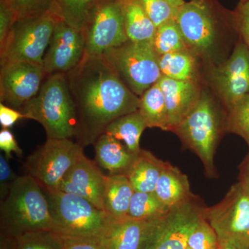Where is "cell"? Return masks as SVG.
Here are the masks:
<instances>
[{"mask_svg": "<svg viewBox=\"0 0 249 249\" xmlns=\"http://www.w3.org/2000/svg\"><path fill=\"white\" fill-rule=\"evenodd\" d=\"M65 76L76 109L74 138L83 147L94 144L118 118L139 111L140 97L126 86L102 55H85Z\"/></svg>", "mask_w": 249, "mask_h": 249, "instance_id": "obj_1", "label": "cell"}, {"mask_svg": "<svg viewBox=\"0 0 249 249\" xmlns=\"http://www.w3.org/2000/svg\"><path fill=\"white\" fill-rule=\"evenodd\" d=\"M2 235L17 238L27 232L52 231L48 201L40 185L29 175L18 177L1 201Z\"/></svg>", "mask_w": 249, "mask_h": 249, "instance_id": "obj_2", "label": "cell"}, {"mask_svg": "<svg viewBox=\"0 0 249 249\" xmlns=\"http://www.w3.org/2000/svg\"><path fill=\"white\" fill-rule=\"evenodd\" d=\"M43 126L47 139L74 138L76 112L65 73L47 75L35 97L19 110Z\"/></svg>", "mask_w": 249, "mask_h": 249, "instance_id": "obj_3", "label": "cell"}, {"mask_svg": "<svg viewBox=\"0 0 249 249\" xmlns=\"http://www.w3.org/2000/svg\"><path fill=\"white\" fill-rule=\"evenodd\" d=\"M43 191L48 201L53 231L62 237L102 238L114 220L82 196L60 191Z\"/></svg>", "mask_w": 249, "mask_h": 249, "instance_id": "obj_4", "label": "cell"}, {"mask_svg": "<svg viewBox=\"0 0 249 249\" xmlns=\"http://www.w3.org/2000/svg\"><path fill=\"white\" fill-rule=\"evenodd\" d=\"M226 120L212 96L202 91L196 107L173 130L200 158L209 178L215 175L214 153Z\"/></svg>", "mask_w": 249, "mask_h": 249, "instance_id": "obj_5", "label": "cell"}, {"mask_svg": "<svg viewBox=\"0 0 249 249\" xmlns=\"http://www.w3.org/2000/svg\"><path fill=\"white\" fill-rule=\"evenodd\" d=\"M103 56L131 91L141 97L161 78L160 55L150 42L127 41Z\"/></svg>", "mask_w": 249, "mask_h": 249, "instance_id": "obj_6", "label": "cell"}, {"mask_svg": "<svg viewBox=\"0 0 249 249\" xmlns=\"http://www.w3.org/2000/svg\"><path fill=\"white\" fill-rule=\"evenodd\" d=\"M58 18L53 13L18 20L0 44L1 66L27 62L43 66V59Z\"/></svg>", "mask_w": 249, "mask_h": 249, "instance_id": "obj_7", "label": "cell"}, {"mask_svg": "<svg viewBox=\"0 0 249 249\" xmlns=\"http://www.w3.org/2000/svg\"><path fill=\"white\" fill-rule=\"evenodd\" d=\"M83 148L71 139H47L27 157L24 163L27 175L43 189L58 191L67 174L84 155Z\"/></svg>", "mask_w": 249, "mask_h": 249, "instance_id": "obj_8", "label": "cell"}, {"mask_svg": "<svg viewBox=\"0 0 249 249\" xmlns=\"http://www.w3.org/2000/svg\"><path fill=\"white\" fill-rule=\"evenodd\" d=\"M204 209L195 196L171 208L163 217L150 220L141 249H186L190 234Z\"/></svg>", "mask_w": 249, "mask_h": 249, "instance_id": "obj_9", "label": "cell"}, {"mask_svg": "<svg viewBox=\"0 0 249 249\" xmlns=\"http://www.w3.org/2000/svg\"><path fill=\"white\" fill-rule=\"evenodd\" d=\"M204 215L219 242L249 249V192L243 183H235L219 204L205 208Z\"/></svg>", "mask_w": 249, "mask_h": 249, "instance_id": "obj_10", "label": "cell"}, {"mask_svg": "<svg viewBox=\"0 0 249 249\" xmlns=\"http://www.w3.org/2000/svg\"><path fill=\"white\" fill-rule=\"evenodd\" d=\"M85 55H101L128 41L120 0H101L83 31Z\"/></svg>", "mask_w": 249, "mask_h": 249, "instance_id": "obj_11", "label": "cell"}, {"mask_svg": "<svg viewBox=\"0 0 249 249\" xmlns=\"http://www.w3.org/2000/svg\"><path fill=\"white\" fill-rule=\"evenodd\" d=\"M175 21L188 49L196 55H206L217 40V24L205 0H191L178 8Z\"/></svg>", "mask_w": 249, "mask_h": 249, "instance_id": "obj_12", "label": "cell"}, {"mask_svg": "<svg viewBox=\"0 0 249 249\" xmlns=\"http://www.w3.org/2000/svg\"><path fill=\"white\" fill-rule=\"evenodd\" d=\"M47 76L43 66L27 62H10L1 66L0 101L19 110L35 97Z\"/></svg>", "mask_w": 249, "mask_h": 249, "instance_id": "obj_13", "label": "cell"}, {"mask_svg": "<svg viewBox=\"0 0 249 249\" xmlns=\"http://www.w3.org/2000/svg\"><path fill=\"white\" fill-rule=\"evenodd\" d=\"M211 81L227 110L249 93V50L242 40L230 58L211 72Z\"/></svg>", "mask_w": 249, "mask_h": 249, "instance_id": "obj_14", "label": "cell"}, {"mask_svg": "<svg viewBox=\"0 0 249 249\" xmlns=\"http://www.w3.org/2000/svg\"><path fill=\"white\" fill-rule=\"evenodd\" d=\"M85 55V40L81 31L57 19L43 59L47 74L68 73L79 65Z\"/></svg>", "mask_w": 249, "mask_h": 249, "instance_id": "obj_15", "label": "cell"}, {"mask_svg": "<svg viewBox=\"0 0 249 249\" xmlns=\"http://www.w3.org/2000/svg\"><path fill=\"white\" fill-rule=\"evenodd\" d=\"M105 179L106 175L98 168L97 163L83 155L67 174L58 191L82 196L104 211Z\"/></svg>", "mask_w": 249, "mask_h": 249, "instance_id": "obj_16", "label": "cell"}, {"mask_svg": "<svg viewBox=\"0 0 249 249\" xmlns=\"http://www.w3.org/2000/svg\"><path fill=\"white\" fill-rule=\"evenodd\" d=\"M158 83L165 98L170 131L173 132L196 107L202 91L197 81H182L162 76Z\"/></svg>", "mask_w": 249, "mask_h": 249, "instance_id": "obj_17", "label": "cell"}, {"mask_svg": "<svg viewBox=\"0 0 249 249\" xmlns=\"http://www.w3.org/2000/svg\"><path fill=\"white\" fill-rule=\"evenodd\" d=\"M96 162L109 175L127 176L138 155L129 152L120 141L107 134H103L94 142Z\"/></svg>", "mask_w": 249, "mask_h": 249, "instance_id": "obj_18", "label": "cell"}, {"mask_svg": "<svg viewBox=\"0 0 249 249\" xmlns=\"http://www.w3.org/2000/svg\"><path fill=\"white\" fill-rule=\"evenodd\" d=\"M134 193L133 187L126 175H106L103 195L105 212L114 220L127 219Z\"/></svg>", "mask_w": 249, "mask_h": 249, "instance_id": "obj_19", "label": "cell"}, {"mask_svg": "<svg viewBox=\"0 0 249 249\" xmlns=\"http://www.w3.org/2000/svg\"><path fill=\"white\" fill-rule=\"evenodd\" d=\"M150 220H113L102 240L108 249H141Z\"/></svg>", "mask_w": 249, "mask_h": 249, "instance_id": "obj_20", "label": "cell"}, {"mask_svg": "<svg viewBox=\"0 0 249 249\" xmlns=\"http://www.w3.org/2000/svg\"><path fill=\"white\" fill-rule=\"evenodd\" d=\"M155 193L159 199L170 209L195 196L191 191L186 175L168 162H166L160 174Z\"/></svg>", "mask_w": 249, "mask_h": 249, "instance_id": "obj_21", "label": "cell"}, {"mask_svg": "<svg viewBox=\"0 0 249 249\" xmlns=\"http://www.w3.org/2000/svg\"><path fill=\"white\" fill-rule=\"evenodd\" d=\"M165 164L166 162L159 160L151 152L142 149L127 175L134 192L155 193Z\"/></svg>", "mask_w": 249, "mask_h": 249, "instance_id": "obj_22", "label": "cell"}, {"mask_svg": "<svg viewBox=\"0 0 249 249\" xmlns=\"http://www.w3.org/2000/svg\"><path fill=\"white\" fill-rule=\"evenodd\" d=\"M120 3L128 40L151 43L157 27L142 9L139 0H120Z\"/></svg>", "mask_w": 249, "mask_h": 249, "instance_id": "obj_23", "label": "cell"}, {"mask_svg": "<svg viewBox=\"0 0 249 249\" xmlns=\"http://www.w3.org/2000/svg\"><path fill=\"white\" fill-rule=\"evenodd\" d=\"M146 127L143 117L137 111L118 118L106 127L104 133L122 141L129 152L138 155L142 150L139 145L141 136Z\"/></svg>", "mask_w": 249, "mask_h": 249, "instance_id": "obj_24", "label": "cell"}, {"mask_svg": "<svg viewBox=\"0 0 249 249\" xmlns=\"http://www.w3.org/2000/svg\"><path fill=\"white\" fill-rule=\"evenodd\" d=\"M196 55L188 49L160 55V67L162 76L182 81H196Z\"/></svg>", "mask_w": 249, "mask_h": 249, "instance_id": "obj_25", "label": "cell"}, {"mask_svg": "<svg viewBox=\"0 0 249 249\" xmlns=\"http://www.w3.org/2000/svg\"><path fill=\"white\" fill-rule=\"evenodd\" d=\"M139 111L143 117L147 127L170 131L165 98L159 83L149 88L141 96Z\"/></svg>", "mask_w": 249, "mask_h": 249, "instance_id": "obj_26", "label": "cell"}, {"mask_svg": "<svg viewBox=\"0 0 249 249\" xmlns=\"http://www.w3.org/2000/svg\"><path fill=\"white\" fill-rule=\"evenodd\" d=\"M100 1L101 0H54L52 12L58 19L82 32Z\"/></svg>", "mask_w": 249, "mask_h": 249, "instance_id": "obj_27", "label": "cell"}, {"mask_svg": "<svg viewBox=\"0 0 249 249\" xmlns=\"http://www.w3.org/2000/svg\"><path fill=\"white\" fill-rule=\"evenodd\" d=\"M170 210L159 199L155 193L134 192L131 199L127 218L137 220H153L163 217Z\"/></svg>", "mask_w": 249, "mask_h": 249, "instance_id": "obj_28", "label": "cell"}, {"mask_svg": "<svg viewBox=\"0 0 249 249\" xmlns=\"http://www.w3.org/2000/svg\"><path fill=\"white\" fill-rule=\"evenodd\" d=\"M151 44L160 56L188 49L175 19L168 21L157 28Z\"/></svg>", "mask_w": 249, "mask_h": 249, "instance_id": "obj_29", "label": "cell"}, {"mask_svg": "<svg viewBox=\"0 0 249 249\" xmlns=\"http://www.w3.org/2000/svg\"><path fill=\"white\" fill-rule=\"evenodd\" d=\"M13 249H62V239L52 231L27 232L13 238Z\"/></svg>", "mask_w": 249, "mask_h": 249, "instance_id": "obj_30", "label": "cell"}, {"mask_svg": "<svg viewBox=\"0 0 249 249\" xmlns=\"http://www.w3.org/2000/svg\"><path fill=\"white\" fill-rule=\"evenodd\" d=\"M226 129L240 136L249 146V93L227 109Z\"/></svg>", "mask_w": 249, "mask_h": 249, "instance_id": "obj_31", "label": "cell"}, {"mask_svg": "<svg viewBox=\"0 0 249 249\" xmlns=\"http://www.w3.org/2000/svg\"><path fill=\"white\" fill-rule=\"evenodd\" d=\"M4 1L14 13L16 21L39 17V16L52 12L54 4V0H4Z\"/></svg>", "mask_w": 249, "mask_h": 249, "instance_id": "obj_32", "label": "cell"}, {"mask_svg": "<svg viewBox=\"0 0 249 249\" xmlns=\"http://www.w3.org/2000/svg\"><path fill=\"white\" fill-rule=\"evenodd\" d=\"M219 242L217 234L206 219L204 213L190 234L188 247L193 249H218Z\"/></svg>", "mask_w": 249, "mask_h": 249, "instance_id": "obj_33", "label": "cell"}, {"mask_svg": "<svg viewBox=\"0 0 249 249\" xmlns=\"http://www.w3.org/2000/svg\"><path fill=\"white\" fill-rule=\"evenodd\" d=\"M139 1L157 28L168 21L175 19L178 9L172 7L165 0H139Z\"/></svg>", "mask_w": 249, "mask_h": 249, "instance_id": "obj_34", "label": "cell"}, {"mask_svg": "<svg viewBox=\"0 0 249 249\" xmlns=\"http://www.w3.org/2000/svg\"><path fill=\"white\" fill-rule=\"evenodd\" d=\"M61 237L62 249H108L99 237Z\"/></svg>", "mask_w": 249, "mask_h": 249, "instance_id": "obj_35", "label": "cell"}, {"mask_svg": "<svg viewBox=\"0 0 249 249\" xmlns=\"http://www.w3.org/2000/svg\"><path fill=\"white\" fill-rule=\"evenodd\" d=\"M16 174L12 171L9 163V159L6 156H0V194L1 201L9 194L10 188L15 180L17 178Z\"/></svg>", "mask_w": 249, "mask_h": 249, "instance_id": "obj_36", "label": "cell"}, {"mask_svg": "<svg viewBox=\"0 0 249 249\" xmlns=\"http://www.w3.org/2000/svg\"><path fill=\"white\" fill-rule=\"evenodd\" d=\"M236 27L249 50V1H242L236 14Z\"/></svg>", "mask_w": 249, "mask_h": 249, "instance_id": "obj_37", "label": "cell"}, {"mask_svg": "<svg viewBox=\"0 0 249 249\" xmlns=\"http://www.w3.org/2000/svg\"><path fill=\"white\" fill-rule=\"evenodd\" d=\"M16 22V16L12 10L4 0L0 1V44L4 42L11 28Z\"/></svg>", "mask_w": 249, "mask_h": 249, "instance_id": "obj_38", "label": "cell"}, {"mask_svg": "<svg viewBox=\"0 0 249 249\" xmlns=\"http://www.w3.org/2000/svg\"><path fill=\"white\" fill-rule=\"evenodd\" d=\"M0 149L9 160L12 158V152L16 153L18 157H22V149L18 145L14 134L9 129L2 128L0 132Z\"/></svg>", "mask_w": 249, "mask_h": 249, "instance_id": "obj_39", "label": "cell"}, {"mask_svg": "<svg viewBox=\"0 0 249 249\" xmlns=\"http://www.w3.org/2000/svg\"><path fill=\"white\" fill-rule=\"evenodd\" d=\"M21 119H24V117L20 111L0 103V124L3 129L13 127Z\"/></svg>", "mask_w": 249, "mask_h": 249, "instance_id": "obj_40", "label": "cell"}, {"mask_svg": "<svg viewBox=\"0 0 249 249\" xmlns=\"http://www.w3.org/2000/svg\"><path fill=\"white\" fill-rule=\"evenodd\" d=\"M240 181L249 192V153L240 167Z\"/></svg>", "mask_w": 249, "mask_h": 249, "instance_id": "obj_41", "label": "cell"}, {"mask_svg": "<svg viewBox=\"0 0 249 249\" xmlns=\"http://www.w3.org/2000/svg\"><path fill=\"white\" fill-rule=\"evenodd\" d=\"M172 6L175 9H178V8L181 7L185 1L183 0H165Z\"/></svg>", "mask_w": 249, "mask_h": 249, "instance_id": "obj_42", "label": "cell"}, {"mask_svg": "<svg viewBox=\"0 0 249 249\" xmlns=\"http://www.w3.org/2000/svg\"><path fill=\"white\" fill-rule=\"evenodd\" d=\"M218 249H239L234 245L233 244L229 242H219V248Z\"/></svg>", "mask_w": 249, "mask_h": 249, "instance_id": "obj_43", "label": "cell"}, {"mask_svg": "<svg viewBox=\"0 0 249 249\" xmlns=\"http://www.w3.org/2000/svg\"><path fill=\"white\" fill-rule=\"evenodd\" d=\"M186 249H193L190 248L189 247H187Z\"/></svg>", "mask_w": 249, "mask_h": 249, "instance_id": "obj_44", "label": "cell"}, {"mask_svg": "<svg viewBox=\"0 0 249 249\" xmlns=\"http://www.w3.org/2000/svg\"><path fill=\"white\" fill-rule=\"evenodd\" d=\"M249 1V0H242V1Z\"/></svg>", "mask_w": 249, "mask_h": 249, "instance_id": "obj_45", "label": "cell"}]
</instances>
